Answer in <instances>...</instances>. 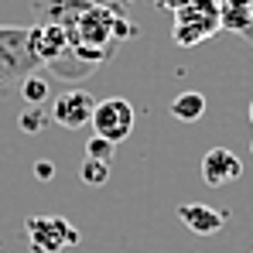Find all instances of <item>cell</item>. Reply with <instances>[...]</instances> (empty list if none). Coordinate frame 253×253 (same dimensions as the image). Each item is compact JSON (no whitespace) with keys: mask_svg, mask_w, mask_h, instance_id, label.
Returning a JSON list of instances; mask_svg holds the SVG:
<instances>
[{"mask_svg":"<svg viewBox=\"0 0 253 253\" xmlns=\"http://www.w3.org/2000/svg\"><path fill=\"white\" fill-rule=\"evenodd\" d=\"M28 247L31 253H58L65 247H79V229L62 215H35L28 219Z\"/></svg>","mask_w":253,"mask_h":253,"instance_id":"6","label":"cell"},{"mask_svg":"<svg viewBox=\"0 0 253 253\" xmlns=\"http://www.w3.org/2000/svg\"><path fill=\"white\" fill-rule=\"evenodd\" d=\"M31 72H42V65L31 55L28 28H0V99L14 96Z\"/></svg>","mask_w":253,"mask_h":253,"instance_id":"3","label":"cell"},{"mask_svg":"<svg viewBox=\"0 0 253 253\" xmlns=\"http://www.w3.org/2000/svg\"><path fill=\"white\" fill-rule=\"evenodd\" d=\"M222 10V28L240 31L243 38L253 42V0H219Z\"/></svg>","mask_w":253,"mask_h":253,"instance_id":"10","label":"cell"},{"mask_svg":"<svg viewBox=\"0 0 253 253\" xmlns=\"http://www.w3.org/2000/svg\"><path fill=\"white\" fill-rule=\"evenodd\" d=\"M79 178H83L89 188H99V185L110 181V165H103V161H89V158H85L83 168H79Z\"/></svg>","mask_w":253,"mask_h":253,"instance_id":"14","label":"cell"},{"mask_svg":"<svg viewBox=\"0 0 253 253\" xmlns=\"http://www.w3.org/2000/svg\"><path fill=\"white\" fill-rule=\"evenodd\" d=\"M171 14H174V42L185 48L209 42L212 35L222 31L219 0H181Z\"/></svg>","mask_w":253,"mask_h":253,"instance_id":"4","label":"cell"},{"mask_svg":"<svg viewBox=\"0 0 253 253\" xmlns=\"http://www.w3.org/2000/svg\"><path fill=\"white\" fill-rule=\"evenodd\" d=\"M28 44H31V55L42 65V72H51L62 83H79L89 72H96L92 65H85V62L76 58L65 31L55 28V24H35V28H28Z\"/></svg>","mask_w":253,"mask_h":253,"instance_id":"2","label":"cell"},{"mask_svg":"<svg viewBox=\"0 0 253 253\" xmlns=\"http://www.w3.org/2000/svg\"><path fill=\"white\" fill-rule=\"evenodd\" d=\"M171 117L174 120H181V124H195V120H202V113H206V96L202 92H195V89H188V92H178L174 99H171Z\"/></svg>","mask_w":253,"mask_h":253,"instance_id":"11","label":"cell"},{"mask_svg":"<svg viewBox=\"0 0 253 253\" xmlns=\"http://www.w3.org/2000/svg\"><path fill=\"white\" fill-rule=\"evenodd\" d=\"M35 174H38L42 181H48V178H55V165H51V161H38V165H35Z\"/></svg>","mask_w":253,"mask_h":253,"instance_id":"16","label":"cell"},{"mask_svg":"<svg viewBox=\"0 0 253 253\" xmlns=\"http://www.w3.org/2000/svg\"><path fill=\"white\" fill-rule=\"evenodd\" d=\"M113 151H117V147H113L110 140L96 137V133L85 140V158H89V161H103V165H110V161H113Z\"/></svg>","mask_w":253,"mask_h":253,"instance_id":"15","label":"cell"},{"mask_svg":"<svg viewBox=\"0 0 253 253\" xmlns=\"http://www.w3.org/2000/svg\"><path fill=\"white\" fill-rule=\"evenodd\" d=\"M48 124H51V117H48L44 106H24V113L17 117V126H21L24 133H31V137H38Z\"/></svg>","mask_w":253,"mask_h":253,"instance_id":"13","label":"cell"},{"mask_svg":"<svg viewBox=\"0 0 253 253\" xmlns=\"http://www.w3.org/2000/svg\"><path fill=\"white\" fill-rule=\"evenodd\" d=\"M35 24L62 28L76 58L92 69L110 62L117 44L137 35V24L110 0H35Z\"/></svg>","mask_w":253,"mask_h":253,"instance_id":"1","label":"cell"},{"mask_svg":"<svg viewBox=\"0 0 253 253\" xmlns=\"http://www.w3.org/2000/svg\"><path fill=\"white\" fill-rule=\"evenodd\" d=\"M250 151H253V144H250Z\"/></svg>","mask_w":253,"mask_h":253,"instance_id":"18","label":"cell"},{"mask_svg":"<svg viewBox=\"0 0 253 253\" xmlns=\"http://www.w3.org/2000/svg\"><path fill=\"white\" fill-rule=\"evenodd\" d=\"M250 120H253V103H250Z\"/></svg>","mask_w":253,"mask_h":253,"instance_id":"17","label":"cell"},{"mask_svg":"<svg viewBox=\"0 0 253 253\" xmlns=\"http://www.w3.org/2000/svg\"><path fill=\"white\" fill-rule=\"evenodd\" d=\"M133 120H137L133 103L124 99V96H110V99H96V110H92L89 124H92L96 137H103V140H110L117 147L133 133Z\"/></svg>","mask_w":253,"mask_h":253,"instance_id":"5","label":"cell"},{"mask_svg":"<svg viewBox=\"0 0 253 253\" xmlns=\"http://www.w3.org/2000/svg\"><path fill=\"white\" fill-rule=\"evenodd\" d=\"M21 99L28 103V106H44V99L51 96V83H48V76L44 72H31L24 83H21Z\"/></svg>","mask_w":253,"mask_h":253,"instance_id":"12","label":"cell"},{"mask_svg":"<svg viewBox=\"0 0 253 253\" xmlns=\"http://www.w3.org/2000/svg\"><path fill=\"white\" fill-rule=\"evenodd\" d=\"M178 219H181L195 236H215V233L226 226V212L212 209L206 202H185V206H178Z\"/></svg>","mask_w":253,"mask_h":253,"instance_id":"9","label":"cell"},{"mask_svg":"<svg viewBox=\"0 0 253 253\" xmlns=\"http://www.w3.org/2000/svg\"><path fill=\"white\" fill-rule=\"evenodd\" d=\"M92 110H96L92 92L72 85V89H65V92H58V96L51 99L48 117H51L58 126H65V130H79V126H85L89 120H92Z\"/></svg>","mask_w":253,"mask_h":253,"instance_id":"7","label":"cell"},{"mask_svg":"<svg viewBox=\"0 0 253 253\" xmlns=\"http://www.w3.org/2000/svg\"><path fill=\"white\" fill-rule=\"evenodd\" d=\"M202 178L212 188H222L229 181H240L243 178V161L229 151V147H212L209 154L202 158Z\"/></svg>","mask_w":253,"mask_h":253,"instance_id":"8","label":"cell"}]
</instances>
